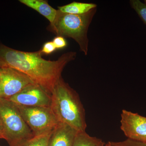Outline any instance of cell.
Returning a JSON list of instances; mask_svg holds the SVG:
<instances>
[{"label":"cell","mask_w":146,"mask_h":146,"mask_svg":"<svg viewBox=\"0 0 146 146\" xmlns=\"http://www.w3.org/2000/svg\"><path fill=\"white\" fill-rule=\"evenodd\" d=\"M52 133L34 136L15 146H48Z\"/></svg>","instance_id":"13"},{"label":"cell","mask_w":146,"mask_h":146,"mask_svg":"<svg viewBox=\"0 0 146 146\" xmlns=\"http://www.w3.org/2000/svg\"><path fill=\"white\" fill-rule=\"evenodd\" d=\"M121 129L128 139L146 143V117L123 110Z\"/></svg>","instance_id":"8"},{"label":"cell","mask_w":146,"mask_h":146,"mask_svg":"<svg viewBox=\"0 0 146 146\" xmlns=\"http://www.w3.org/2000/svg\"><path fill=\"white\" fill-rule=\"evenodd\" d=\"M8 100L25 107H50L51 103V94L36 83L28 86Z\"/></svg>","instance_id":"7"},{"label":"cell","mask_w":146,"mask_h":146,"mask_svg":"<svg viewBox=\"0 0 146 146\" xmlns=\"http://www.w3.org/2000/svg\"><path fill=\"white\" fill-rule=\"evenodd\" d=\"M130 5L146 25V5L139 0H131Z\"/></svg>","instance_id":"14"},{"label":"cell","mask_w":146,"mask_h":146,"mask_svg":"<svg viewBox=\"0 0 146 146\" xmlns=\"http://www.w3.org/2000/svg\"><path fill=\"white\" fill-rule=\"evenodd\" d=\"M112 146H146V143L127 139L121 142H110Z\"/></svg>","instance_id":"15"},{"label":"cell","mask_w":146,"mask_h":146,"mask_svg":"<svg viewBox=\"0 0 146 146\" xmlns=\"http://www.w3.org/2000/svg\"><path fill=\"white\" fill-rule=\"evenodd\" d=\"M106 146H112L111 145V144H110V142H108L107 144H106Z\"/></svg>","instance_id":"19"},{"label":"cell","mask_w":146,"mask_h":146,"mask_svg":"<svg viewBox=\"0 0 146 146\" xmlns=\"http://www.w3.org/2000/svg\"><path fill=\"white\" fill-rule=\"evenodd\" d=\"M145 1V4L146 5V0H145V1Z\"/></svg>","instance_id":"20"},{"label":"cell","mask_w":146,"mask_h":146,"mask_svg":"<svg viewBox=\"0 0 146 146\" xmlns=\"http://www.w3.org/2000/svg\"><path fill=\"white\" fill-rule=\"evenodd\" d=\"M56 50L52 42H48L45 43L42 47V50H40L41 54H51Z\"/></svg>","instance_id":"16"},{"label":"cell","mask_w":146,"mask_h":146,"mask_svg":"<svg viewBox=\"0 0 146 146\" xmlns=\"http://www.w3.org/2000/svg\"><path fill=\"white\" fill-rule=\"evenodd\" d=\"M50 108L59 122L78 131H85V110L78 94L61 78L51 93Z\"/></svg>","instance_id":"2"},{"label":"cell","mask_w":146,"mask_h":146,"mask_svg":"<svg viewBox=\"0 0 146 146\" xmlns=\"http://www.w3.org/2000/svg\"><path fill=\"white\" fill-rule=\"evenodd\" d=\"M19 2L34 9L47 18L52 25L55 21L58 10L53 8L44 0H20Z\"/></svg>","instance_id":"10"},{"label":"cell","mask_w":146,"mask_h":146,"mask_svg":"<svg viewBox=\"0 0 146 146\" xmlns=\"http://www.w3.org/2000/svg\"><path fill=\"white\" fill-rule=\"evenodd\" d=\"M78 132L67 124L59 122L51 134L48 146H72Z\"/></svg>","instance_id":"9"},{"label":"cell","mask_w":146,"mask_h":146,"mask_svg":"<svg viewBox=\"0 0 146 146\" xmlns=\"http://www.w3.org/2000/svg\"><path fill=\"white\" fill-rule=\"evenodd\" d=\"M76 53L63 54L57 60L42 57L40 51L27 52L13 49L0 43V64L24 73L51 94L55 84L61 78L66 65L74 60Z\"/></svg>","instance_id":"1"},{"label":"cell","mask_w":146,"mask_h":146,"mask_svg":"<svg viewBox=\"0 0 146 146\" xmlns=\"http://www.w3.org/2000/svg\"><path fill=\"white\" fill-rule=\"evenodd\" d=\"M4 139V131L2 124L1 121L0 119V139Z\"/></svg>","instance_id":"18"},{"label":"cell","mask_w":146,"mask_h":146,"mask_svg":"<svg viewBox=\"0 0 146 146\" xmlns=\"http://www.w3.org/2000/svg\"><path fill=\"white\" fill-rule=\"evenodd\" d=\"M97 7V5L93 3L73 2L69 4L58 7V10L63 13L74 15H82Z\"/></svg>","instance_id":"11"},{"label":"cell","mask_w":146,"mask_h":146,"mask_svg":"<svg viewBox=\"0 0 146 146\" xmlns=\"http://www.w3.org/2000/svg\"><path fill=\"white\" fill-rule=\"evenodd\" d=\"M97 9L94 8L82 15L64 13L58 10L50 28L57 36L74 39L79 46L80 50L87 55L89 50L88 30Z\"/></svg>","instance_id":"3"},{"label":"cell","mask_w":146,"mask_h":146,"mask_svg":"<svg viewBox=\"0 0 146 146\" xmlns=\"http://www.w3.org/2000/svg\"><path fill=\"white\" fill-rule=\"evenodd\" d=\"M1 64H0V68H1Z\"/></svg>","instance_id":"21"},{"label":"cell","mask_w":146,"mask_h":146,"mask_svg":"<svg viewBox=\"0 0 146 146\" xmlns=\"http://www.w3.org/2000/svg\"><path fill=\"white\" fill-rule=\"evenodd\" d=\"M35 83L20 71L9 67L0 68V98L8 99Z\"/></svg>","instance_id":"6"},{"label":"cell","mask_w":146,"mask_h":146,"mask_svg":"<svg viewBox=\"0 0 146 146\" xmlns=\"http://www.w3.org/2000/svg\"><path fill=\"white\" fill-rule=\"evenodd\" d=\"M0 119L4 139L9 146L17 145L34 136L16 104L7 99L0 98Z\"/></svg>","instance_id":"4"},{"label":"cell","mask_w":146,"mask_h":146,"mask_svg":"<svg viewBox=\"0 0 146 146\" xmlns=\"http://www.w3.org/2000/svg\"><path fill=\"white\" fill-rule=\"evenodd\" d=\"M52 42L56 49L63 48L66 47L67 45L66 40L62 36H56L53 39Z\"/></svg>","instance_id":"17"},{"label":"cell","mask_w":146,"mask_h":146,"mask_svg":"<svg viewBox=\"0 0 146 146\" xmlns=\"http://www.w3.org/2000/svg\"><path fill=\"white\" fill-rule=\"evenodd\" d=\"M16 105L34 136L51 133L59 123L50 107Z\"/></svg>","instance_id":"5"},{"label":"cell","mask_w":146,"mask_h":146,"mask_svg":"<svg viewBox=\"0 0 146 146\" xmlns=\"http://www.w3.org/2000/svg\"><path fill=\"white\" fill-rule=\"evenodd\" d=\"M0 146H1V145H0Z\"/></svg>","instance_id":"22"},{"label":"cell","mask_w":146,"mask_h":146,"mask_svg":"<svg viewBox=\"0 0 146 146\" xmlns=\"http://www.w3.org/2000/svg\"><path fill=\"white\" fill-rule=\"evenodd\" d=\"M72 146H106L101 139L90 136L85 131H78Z\"/></svg>","instance_id":"12"}]
</instances>
